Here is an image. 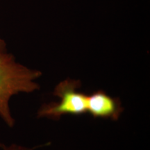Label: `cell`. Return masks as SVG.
Returning a JSON list of instances; mask_svg holds the SVG:
<instances>
[{"mask_svg":"<svg viewBox=\"0 0 150 150\" xmlns=\"http://www.w3.org/2000/svg\"><path fill=\"white\" fill-rule=\"evenodd\" d=\"M40 71L24 66L8 52L0 56V117L9 127L15 125L9 102L17 94L31 93L40 89L36 80Z\"/></svg>","mask_w":150,"mask_h":150,"instance_id":"1","label":"cell"},{"mask_svg":"<svg viewBox=\"0 0 150 150\" xmlns=\"http://www.w3.org/2000/svg\"><path fill=\"white\" fill-rule=\"evenodd\" d=\"M81 86L79 79H67L58 84L53 95L59 97L58 102L45 104L38 111V117L59 120L65 115H81L87 113V95L79 90Z\"/></svg>","mask_w":150,"mask_h":150,"instance_id":"2","label":"cell"},{"mask_svg":"<svg viewBox=\"0 0 150 150\" xmlns=\"http://www.w3.org/2000/svg\"><path fill=\"white\" fill-rule=\"evenodd\" d=\"M122 111L120 99L104 91H97L87 96V112L93 117L117 120Z\"/></svg>","mask_w":150,"mask_h":150,"instance_id":"3","label":"cell"},{"mask_svg":"<svg viewBox=\"0 0 150 150\" xmlns=\"http://www.w3.org/2000/svg\"><path fill=\"white\" fill-rule=\"evenodd\" d=\"M42 145L38 146V147H33L31 148L23 147L21 145H18L16 144H12L11 145H6L4 144H0V148L2 150H34L38 147H40Z\"/></svg>","mask_w":150,"mask_h":150,"instance_id":"4","label":"cell"},{"mask_svg":"<svg viewBox=\"0 0 150 150\" xmlns=\"http://www.w3.org/2000/svg\"><path fill=\"white\" fill-rule=\"evenodd\" d=\"M6 52H8L6 49V44L4 40L0 38V56L3 55Z\"/></svg>","mask_w":150,"mask_h":150,"instance_id":"5","label":"cell"}]
</instances>
